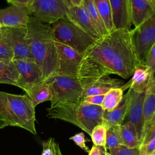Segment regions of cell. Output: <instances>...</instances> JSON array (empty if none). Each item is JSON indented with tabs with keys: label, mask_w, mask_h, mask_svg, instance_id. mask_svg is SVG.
<instances>
[{
	"label": "cell",
	"mask_w": 155,
	"mask_h": 155,
	"mask_svg": "<svg viewBox=\"0 0 155 155\" xmlns=\"http://www.w3.org/2000/svg\"><path fill=\"white\" fill-rule=\"evenodd\" d=\"M133 41L141 63L155 42V12L144 22L131 30Z\"/></svg>",
	"instance_id": "ba28073f"
},
{
	"label": "cell",
	"mask_w": 155,
	"mask_h": 155,
	"mask_svg": "<svg viewBox=\"0 0 155 155\" xmlns=\"http://www.w3.org/2000/svg\"><path fill=\"white\" fill-rule=\"evenodd\" d=\"M150 69L151 74H155V42L150 47L143 62Z\"/></svg>",
	"instance_id": "d6a6232c"
},
{
	"label": "cell",
	"mask_w": 155,
	"mask_h": 155,
	"mask_svg": "<svg viewBox=\"0 0 155 155\" xmlns=\"http://www.w3.org/2000/svg\"><path fill=\"white\" fill-rule=\"evenodd\" d=\"M140 63L130 30L114 54L110 70L112 74L128 79Z\"/></svg>",
	"instance_id": "8992f818"
},
{
	"label": "cell",
	"mask_w": 155,
	"mask_h": 155,
	"mask_svg": "<svg viewBox=\"0 0 155 155\" xmlns=\"http://www.w3.org/2000/svg\"><path fill=\"white\" fill-rule=\"evenodd\" d=\"M8 125V124L7 122L0 116V129H2Z\"/></svg>",
	"instance_id": "ab89813d"
},
{
	"label": "cell",
	"mask_w": 155,
	"mask_h": 155,
	"mask_svg": "<svg viewBox=\"0 0 155 155\" xmlns=\"http://www.w3.org/2000/svg\"><path fill=\"white\" fill-rule=\"evenodd\" d=\"M110 155H139V148H129L120 145L108 150Z\"/></svg>",
	"instance_id": "4dcf8cb0"
},
{
	"label": "cell",
	"mask_w": 155,
	"mask_h": 155,
	"mask_svg": "<svg viewBox=\"0 0 155 155\" xmlns=\"http://www.w3.org/2000/svg\"><path fill=\"white\" fill-rule=\"evenodd\" d=\"M155 11V0H146Z\"/></svg>",
	"instance_id": "60d3db41"
},
{
	"label": "cell",
	"mask_w": 155,
	"mask_h": 155,
	"mask_svg": "<svg viewBox=\"0 0 155 155\" xmlns=\"http://www.w3.org/2000/svg\"><path fill=\"white\" fill-rule=\"evenodd\" d=\"M107 151L105 146H97L93 145L88 153V155H106Z\"/></svg>",
	"instance_id": "8d00e7d4"
},
{
	"label": "cell",
	"mask_w": 155,
	"mask_h": 155,
	"mask_svg": "<svg viewBox=\"0 0 155 155\" xmlns=\"http://www.w3.org/2000/svg\"><path fill=\"white\" fill-rule=\"evenodd\" d=\"M82 0H70L71 6H78L82 4Z\"/></svg>",
	"instance_id": "f35d334b"
},
{
	"label": "cell",
	"mask_w": 155,
	"mask_h": 155,
	"mask_svg": "<svg viewBox=\"0 0 155 155\" xmlns=\"http://www.w3.org/2000/svg\"><path fill=\"white\" fill-rule=\"evenodd\" d=\"M122 145L129 148H139L140 141L135 126L130 121L120 125Z\"/></svg>",
	"instance_id": "7402d4cb"
},
{
	"label": "cell",
	"mask_w": 155,
	"mask_h": 155,
	"mask_svg": "<svg viewBox=\"0 0 155 155\" xmlns=\"http://www.w3.org/2000/svg\"><path fill=\"white\" fill-rule=\"evenodd\" d=\"M58 65L55 71L61 75L77 78L84 55L64 44L55 42Z\"/></svg>",
	"instance_id": "9c48e42d"
},
{
	"label": "cell",
	"mask_w": 155,
	"mask_h": 155,
	"mask_svg": "<svg viewBox=\"0 0 155 155\" xmlns=\"http://www.w3.org/2000/svg\"><path fill=\"white\" fill-rule=\"evenodd\" d=\"M108 33L114 30L110 0H93Z\"/></svg>",
	"instance_id": "484cf974"
},
{
	"label": "cell",
	"mask_w": 155,
	"mask_h": 155,
	"mask_svg": "<svg viewBox=\"0 0 155 155\" xmlns=\"http://www.w3.org/2000/svg\"><path fill=\"white\" fill-rule=\"evenodd\" d=\"M149 155H155V150H154L153 153H151V154H150Z\"/></svg>",
	"instance_id": "7bdbcfd3"
},
{
	"label": "cell",
	"mask_w": 155,
	"mask_h": 155,
	"mask_svg": "<svg viewBox=\"0 0 155 155\" xmlns=\"http://www.w3.org/2000/svg\"><path fill=\"white\" fill-rule=\"evenodd\" d=\"M70 139L72 140L78 147H79L83 150H84L87 153H89L90 150L85 143L86 140H85V135L83 133H79L76 134L74 136L70 137Z\"/></svg>",
	"instance_id": "836d02e7"
},
{
	"label": "cell",
	"mask_w": 155,
	"mask_h": 155,
	"mask_svg": "<svg viewBox=\"0 0 155 155\" xmlns=\"http://www.w3.org/2000/svg\"><path fill=\"white\" fill-rule=\"evenodd\" d=\"M45 81L49 85L51 92V106L58 103L82 101L83 87L77 78L54 73Z\"/></svg>",
	"instance_id": "5b68a950"
},
{
	"label": "cell",
	"mask_w": 155,
	"mask_h": 155,
	"mask_svg": "<svg viewBox=\"0 0 155 155\" xmlns=\"http://www.w3.org/2000/svg\"><path fill=\"white\" fill-rule=\"evenodd\" d=\"M48 118L60 119L72 124L90 136L93 128L102 122L104 110L100 105L80 101L58 103L47 109Z\"/></svg>",
	"instance_id": "7a4b0ae2"
},
{
	"label": "cell",
	"mask_w": 155,
	"mask_h": 155,
	"mask_svg": "<svg viewBox=\"0 0 155 155\" xmlns=\"http://www.w3.org/2000/svg\"><path fill=\"white\" fill-rule=\"evenodd\" d=\"M122 145L120 125H114L107 128L105 148L109 150L118 145Z\"/></svg>",
	"instance_id": "83f0119b"
},
{
	"label": "cell",
	"mask_w": 155,
	"mask_h": 155,
	"mask_svg": "<svg viewBox=\"0 0 155 155\" xmlns=\"http://www.w3.org/2000/svg\"><path fill=\"white\" fill-rule=\"evenodd\" d=\"M13 62L19 74L16 86L26 93L33 85L45 80L42 70L34 60L17 59Z\"/></svg>",
	"instance_id": "30bf717a"
},
{
	"label": "cell",
	"mask_w": 155,
	"mask_h": 155,
	"mask_svg": "<svg viewBox=\"0 0 155 155\" xmlns=\"http://www.w3.org/2000/svg\"><path fill=\"white\" fill-rule=\"evenodd\" d=\"M131 78L121 88L123 91L130 88L138 93L145 92L154 78L149 68L144 64L140 63L136 67L131 77Z\"/></svg>",
	"instance_id": "4fadbf2b"
},
{
	"label": "cell",
	"mask_w": 155,
	"mask_h": 155,
	"mask_svg": "<svg viewBox=\"0 0 155 155\" xmlns=\"http://www.w3.org/2000/svg\"><path fill=\"white\" fill-rule=\"evenodd\" d=\"M26 41L31 55L42 70L45 79L55 73L58 65L57 50L50 24L30 16Z\"/></svg>",
	"instance_id": "6da1fadb"
},
{
	"label": "cell",
	"mask_w": 155,
	"mask_h": 155,
	"mask_svg": "<svg viewBox=\"0 0 155 155\" xmlns=\"http://www.w3.org/2000/svg\"><path fill=\"white\" fill-rule=\"evenodd\" d=\"M13 49L10 28L2 27L0 31V59L13 60Z\"/></svg>",
	"instance_id": "cb8c5ba5"
},
{
	"label": "cell",
	"mask_w": 155,
	"mask_h": 155,
	"mask_svg": "<svg viewBox=\"0 0 155 155\" xmlns=\"http://www.w3.org/2000/svg\"><path fill=\"white\" fill-rule=\"evenodd\" d=\"M65 4L67 5V6L70 8L71 7V3H70V0H63Z\"/></svg>",
	"instance_id": "b9f144b4"
},
{
	"label": "cell",
	"mask_w": 155,
	"mask_h": 155,
	"mask_svg": "<svg viewBox=\"0 0 155 155\" xmlns=\"http://www.w3.org/2000/svg\"><path fill=\"white\" fill-rule=\"evenodd\" d=\"M124 84V82L120 79L110 76H104L84 88L82 98L92 95L105 94L111 89L121 87Z\"/></svg>",
	"instance_id": "d6986e66"
},
{
	"label": "cell",
	"mask_w": 155,
	"mask_h": 155,
	"mask_svg": "<svg viewBox=\"0 0 155 155\" xmlns=\"http://www.w3.org/2000/svg\"><path fill=\"white\" fill-rule=\"evenodd\" d=\"M155 137V113L150 120L143 134L140 145H142Z\"/></svg>",
	"instance_id": "1f68e13d"
},
{
	"label": "cell",
	"mask_w": 155,
	"mask_h": 155,
	"mask_svg": "<svg viewBox=\"0 0 155 155\" xmlns=\"http://www.w3.org/2000/svg\"><path fill=\"white\" fill-rule=\"evenodd\" d=\"M0 116L8 126L22 128L36 134L35 107L27 95L0 91Z\"/></svg>",
	"instance_id": "3957f363"
},
{
	"label": "cell",
	"mask_w": 155,
	"mask_h": 155,
	"mask_svg": "<svg viewBox=\"0 0 155 155\" xmlns=\"http://www.w3.org/2000/svg\"><path fill=\"white\" fill-rule=\"evenodd\" d=\"M124 91L121 87L111 89L105 96L102 107L105 111H110L116 108L122 101Z\"/></svg>",
	"instance_id": "4316f807"
},
{
	"label": "cell",
	"mask_w": 155,
	"mask_h": 155,
	"mask_svg": "<svg viewBox=\"0 0 155 155\" xmlns=\"http://www.w3.org/2000/svg\"><path fill=\"white\" fill-rule=\"evenodd\" d=\"M106 155H110V153L108 152V151H107V153H106Z\"/></svg>",
	"instance_id": "f6af8a7d"
},
{
	"label": "cell",
	"mask_w": 155,
	"mask_h": 155,
	"mask_svg": "<svg viewBox=\"0 0 155 155\" xmlns=\"http://www.w3.org/2000/svg\"><path fill=\"white\" fill-rule=\"evenodd\" d=\"M2 25H1V24L0 23V31H1V29H2Z\"/></svg>",
	"instance_id": "ee69618b"
},
{
	"label": "cell",
	"mask_w": 155,
	"mask_h": 155,
	"mask_svg": "<svg viewBox=\"0 0 155 155\" xmlns=\"http://www.w3.org/2000/svg\"><path fill=\"white\" fill-rule=\"evenodd\" d=\"M8 3L20 7H27L31 0H7Z\"/></svg>",
	"instance_id": "74e56055"
},
{
	"label": "cell",
	"mask_w": 155,
	"mask_h": 155,
	"mask_svg": "<svg viewBox=\"0 0 155 155\" xmlns=\"http://www.w3.org/2000/svg\"><path fill=\"white\" fill-rule=\"evenodd\" d=\"M130 89V88H129ZM131 94L130 103L126 117L135 126L138 137L141 143L143 131V107L145 92L138 93L130 89Z\"/></svg>",
	"instance_id": "7c38bea8"
},
{
	"label": "cell",
	"mask_w": 155,
	"mask_h": 155,
	"mask_svg": "<svg viewBox=\"0 0 155 155\" xmlns=\"http://www.w3.org/2000/svg\"><path fill=\"white\" fill-rule=\"evenodd\" d=\"M27 94L31 100L35 107L42 102L50 101L51 99L50 87L45 80L33 85Z\"/></svg>",
	"instance_id": "44dd1931"
},
{
	"label": "cell",
	"mask_w": 155,
	"mask_h": 155,
	"mask_svg": "<svg viewBox=\"0 0 155 155\" xmlns=\"http://www.w3.org/2000/svg\"><path fill=\"white\" fill-rule=\"evenodd\" d=\"M131 24L136 28L150 18L155 11L146 0H129Z\"/></svg>",
	"instance_id": "ac0fdd59"
},
{
	"label": "cell",
	"mask_w": 155,
	"mask_h": 155,
	"mask_svg": "<svg viewBox=\"0 0 155 155\" xmlns=\"http://www.w3.org/2000/svg\"><path fill=\"white\" fill-rule=\"evenodd\" d=\"M104 96L105 94L88 96L83 97L82 99V101L91 104L93 105L102 106V104L104 99Z\"/></svg>",
	"instance_id": "d590c367"
},
{
	"label": "cell",
	"mask_w": 155,
	"mask_h": 155,
	"mask_svg": "<svg viewBox=\"0 0 155 155\" xmlns=\"http://www.w3.org/2000/svg\"><path fill=\"white\" fill-rule=\"evenodd\" d=\"M10 28L11 30L13 42L14 53L13 60H34L26 41L27 27Z\"/></svg>",
	"instance_id": "2e32d148"
},
{
	"label": "cell",
	"mask_w": 155,
	"mask_h": 155,
	"mask_svg": "<svg viewBox=\"0 0 155 155\" xmlns=\"http://www.w3.org/2000/svg\"><path fill=\"white\" fill-rule=\"evenodd\" d=\"M155 150V137L139 147V155H149Z\"/></svg>",
	"instance_id": "e575fe53"
},
{
	"label": "cell",
	"mask_w": 155,
	"mask_h": 155,
	"mask_svg": "<svg viewBox=\"0 0 155 155\" xmlns=\"http://www.w3.org/2000/svg\"><path fill=\"white\" fill-rule=\"evenodd\" d=\"M29 18L27 7L12 5L0 10V23L2 27H27Z\"/></svg>",
	"instance_id": "8fae6325"
},
{
	"label": "cell",
	"mask_w": 155,
	"mask_h": 155,
	"mask_svg": "<svg viewBox=\"0 0 155 155\" xmlns=\"http://www.w3.org/2000/svg\"><path fill=\"white\" fill-rule=\"evenodd\" d=\"M41 155H62L59 145L54 138L50 137L42 142V152Z\"/></svg>",
	"instance_id": "f546056e"
},
{
	"label": "cell",
	"mask_w": 155,
	"mask_h": 155,
	"mask_svg": "<svg viewBox=\"0 0 155 155\" xmlns=\"http://www.w3.org/2000/svg\"><path fill=\"white\" fill-rule=\"evenodd\" d=\"M27 8L30 16L43 23L51 24L65 18L69 8L63 0H31Z\"/></svg>",
	"instance_id": "52a82bcc"
},
{
	"label": "cell",
	"mask_w": 155,
	"mask_h": 155,
	"mask_svg": "<svg viewBox=\"0 0 155 155\" xmlns=\"http://www.w3.org/2000/svg\"><path fill=\"white\" fill-rule=\"evenodd\" d=\"M114 30H131L129 0H110Z\"/></svg>",
	"instance_id": "5bb4252c"
},
{
	"label": "cell",
	"mask_w": 155,
	"mask_h": 155,
	"mask_svg": "<svg viewBox=\"0 0 155 155\" xmlns=\"http://www.w3.org/2000/svg\"><path fill=\"white\" fill-rule=\"evenodd\" d=\"M50 25L55 42L67 45L83 55L96 41L66 17Z\"/></svg>",
	"instance_id": "277c9868"
},
{
	"label": "cell",
	"mask_w": 155,
	"mask_h": 155,
	"mask_svg": "<svg viewBox=\"0 0 155 155\" xmlns=\"http://www.w3.org/2000/svg\"><path fill=\"white\" fill-rule=\"evenodd\" d=\"M131 90L128 89L127 93L124 95L120 103L114 109L110 111H104L102 122L107 128L114 125H120L126 117L130 103Z\"/></svg>",
	"instance_id": "e0dca14e"
},
{
	"label": "cell",
	"mask_w": 155,
	"mask_h": 155,
	"mask_svg": "<svg viewBox=\"0 0 155 155\" xmlns=\"http://www.w3.org/2000/svg\"><path fill=\"white\" fill-rule=\"evenodd\" d=\"M155 113V78L148 86L144 98L143 107V131L142 138L144 133L145 130L152 117ZM141 138V140H142Z\"/></svg>",
	"instance_id": "ffe728a7"
},
{
	"label": "cell",
	"mask_w": 155,
	"mask_h": 155,
	"mask_svg": "<svg viewBox=\"0 0 155 155\" xmlns=\"http://www.w3.org/2000/svg\"><path fill=\"white\" fill-rule=\"evenodd\" d=\"M82 5L88 14L99 35L102 37L108 34L109 33L105 27V25L95 6L93 1L82 0Z\"/></svg>",
	"instance_id": "d4e9b609"
},
{
	"label": "cell",
	"mask_w": 155,
	"mask_h": 155,
	"mask_svg": "<svg viewBox=\"0 0 155 155\" xmlns=\"http://www.w3.org/2000/svg\"><path fill=\"white\" fill-rule=\"evenodd\" d=\"M66 18L89 34L95 40L101 37L82 4L78 6H71L68 8Z\"/></svg>",
	"instance_id": "9a60e30c"
},
{
	"label": "cell",
	"mask_w": 155,
	"mask_h": 155,
	"mask_svg": "<svg viewBox=\"0 0 155 155\" xmlns=\"http://www.w3.org/2000/svg\"><path fill=\"white\" fill-rule=\"evenodd\" d=\"M107 128L103 124H99L92 130L91 137L93 143L97 146H105Z\"/></svg>",
	"instance_id": "f1b7e54d"
},
{
	"label": "cell",
	"mask_w": 155,
	"mask_h": 155,
	"mask_svg": "<svg viewBox=\"0 0 155 155\" xmlns=\"http://www.w3.org/2000/svg\"><path fill=\"white\" fill-rule=\"evenodd\" d=\"M19 74L13 61L0 59V84L16 86Z\"/></svg>",
	"instance_id": "603a6c76"
}]
</instances>
